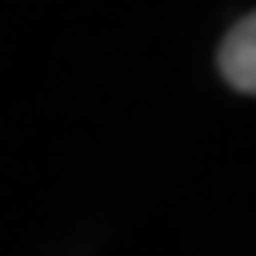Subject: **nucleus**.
Masks as SVG:
<instances>
[{"instance_id":"nucleus-1","label":"nucleus","mask_w":256,"mask_h":256,"mask_svg":"<svg viewBox=\"0 0 256 256\" xmlns=\"http://www.w3.org/2000/svg\"><path fill=\"white\" fill-rule=\"evenodd\" d=\"M220 74L232 90L256 94V12H248L220 45Z\"/></svg>"}]
</instances>
